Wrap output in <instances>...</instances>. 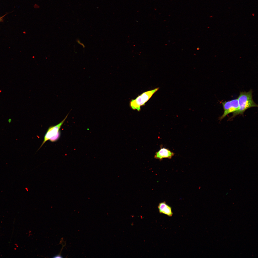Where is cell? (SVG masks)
Instances as JSON below:
<instances>
[{
    "instance_id": "8992f818",
    "label": "cell",
    "mask_w": 258,
    "mask_h": 258,
    "mask_svg": "<svg viewBox=\"0 0 258 258\" xmlns=\"http://www.w3.org/2000/svg\"><path fill=\"white\" fill-rule=\"evenodd\" d=\"M158 208L160 213L164 214L170 217L172 216L173 213L171 207L167 204L165 202L160 203Z\"/></svg>"
},
{
    "instance_id": "6da1fadb",
    "label": "cell",
    "mask_w": 258,
    "mask_h": 258,
    "mask_svg": "<svg viewBox=\"0 0 258 258\" xmlns=\"http://www.w3.org/2000/svg\"><path fill=\"white\" fill-rule=\"evenodd\" d=\"M252 90H250L247 92H240L238 98L239 107L237 110L233 113L232 116L228 120L235 118L239 115H243L245 111L251 108L258 107L257 104L253 99Z\"/></svg>"
},
{
    "instance_id": "30bf717a",
    "label": "cell",
    "mask_w": 258,
    "mask_h": 258,
    "mask_svg": "<svg viewBox=\"0 0 258 258\" xmlns=\"http://www.w3.org/2000/svg\"><path fill=\"white\" fill-rule=\"evenodd\" d=\"M1 19H0V21H1Z\"/></svg>"
},
{
    "instance_id": "3957f363",
    "label": "cell",
    "mask_w": 258,
    "mask_h": 258,
    "mask_svg": "<svg viewBox=\"0 0 258 258\" xmlns=\"http://www.w3.org/2000/svg\"><path fill=\"white\" fill-rule=\"evenodd\" d=\"M223 107L224 113L220 117V121L223 119L228 114L233 113L238 110L239 104L237 99H235L227 101L221 102Z\"/></svg>"
},
{
    "instance_id": "277c9868",
    "label": "cell",
    "mask_w": 258,
    "mask_h": 258,
    "mask_svg": "<svg viewBox=\"0 0 258 258\" xmlns=\"http://www.w3.org/2000/svg\"><path fill=\"white\" fill-rule=\"evenodd\" d=\"M69 113L67 115L64 119L59 123L56 125L52 126L49 127L44 135L43 140L39 149L47 141L49 140L50 138L60 133V129L67 118Z\"/></svg>"
},
{
    "instance_id": "ba28073f",
    "label": "cell",
    "mask_w": 258,
    "mask_h": 258,
    "mask_svg": "<svg viewBox=\"0 0 258 258\" xmlns=\"http://www.w3.org/2000/svg\"><path fill=\"white\" fill-rule=\"evenodd\" d=\"M53 258H62L63 257L59 255H57L54 256V257H53Z\"/></svg>"
},
{
    "instance_id": "5b68a950",
    "label": "cell",
    "mask_w": 258,
    "mask_h": 258,
    "mask_svg": "<svg viewBox=\"0 0 258 258\" xmlns=\"http://www.w3.org/2000/svg\"><path fill=\"white\" fill-rule=\"evenodd\" d=\"M160 149L156 151L154 156V158L158 159L161 161L164 158L171 159L174 155L175 153L169 149L162 147V145H160Z\"/></svg>"
},
{
    "instance_id": "52a82bcc",
    "label": "cell",
    "mask_w": 258,
    "mask_h": 258,
    "mask_svg": "<svg viewBox=\"0 0 258 258\" xmlns=\"http://www.w3.org/2000/svg\"><path fill=\"white\" fill-rule=\"evenodd\" d=\"M34 7L35 8H38L40 7V6L38 5L35 4L34 5Z\"/></svg>"
},
{
    "instance_id": "7a4b0ae2",
    "label": "cell",
    "mask_w": 258,
    "mask_h": 258,
    "mask_svg": "<svg viewBox=\"0 0 258 258\" xmlns=\"http://www.w3.org/2000/svg\"><path fill=\"white\" fill-rule=\"evenodd\" d=\"M159 89V88L158 87L143 93L135 99L130 101L129 104L130 107L133 110H136L138 111H140L141 106L145 105V103Z\"/></svg>"
},
{
    "instance_id": "9c48e42d",
    "label": "cell",
    "mask_w": 258,
    "mask_h": 258,
    "mask_svg": "<svg viewBox=\"0 0 258 258\" xmlns=\"http://www.w3.org/2000/svg\"><path fill=\"white\" fill-rule=\"evenodd\" d=\"M8 122H9V123H10V122H11V119H10H10H9L8 120Z\"/></svg>"
}]
</instances>
